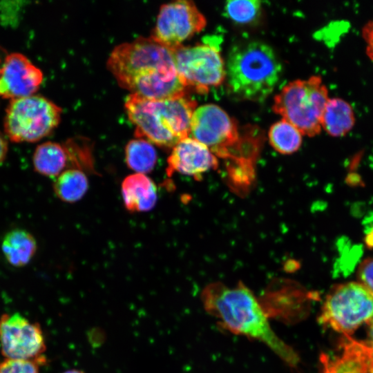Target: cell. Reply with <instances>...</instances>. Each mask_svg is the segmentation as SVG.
<instances>
[{
  "label": "cell",
  "mask_w": 373,
  "mask_h": 373,
  "mask_svg": "<svg viewBox=\"0 0 373 373\" xmlns=\"http://www.w3.org/2000/svg\"><path fill=\"white\" fill-rule=\"evenodd\" d=\"M358 275L361 283L373 294V258H367L361 263Z\"/></svg>",
  "instance_id": "24"
},
{
  "label": "cell",
  "mask_w": 373,
  "mask_h": 373,
  "mask_svg": "<svg viewBox=\"0 0 373 373\" xmlns=\"http://www.w3.org/2000/svg\"><path fill=\"white\" fill-rule=\"evenodd\" d=\"M190 134L216 156L231 160L242 147L236 122L216 104H205L193 112Z\"/></svg>",
  "instance_id": "9"
},
{
  "label": "cell",
  "mask_w": 373,
  "mask_h": 373,
  "mask_svg": "<svg viewBox=\"0 0 373 373\" xmlns=\"http://www.w3.org/2000/svg\"><path fill=\"white\" fill-rule=\"evenodd\" d=\"M1 250L10 265L21 267L26 265L33 258L37 251V242L28 231L15 229L4 236Z\"/></svg>",
  "instance_id": "16"
},
{
  "label": "cell",
  "mask_w": 373,
  "mask_h": 373,
  "mask_svg": "<svg viewBox=\"0 0 373 373\" xmlns=\"http://www.w3.org/2000/svg\"><path fill=\"white\" fill-rule=\"evenodd\" d=\"M107 67L118 84L131 94L155 100L185 95L173 50L151 37L115 47Z\"/></svg>",
  "instance_id": "1"
},
{
  "label": "cell",
  "mask_w": 373,
  "mask_h": 373,
  "mask_svg": "<svg viewBox=\"0 0 373 373\" xmlns=\"http://www.w3.org/2000/svg\"><path fill=\"white\" fill-rule=\"evenodd\" d=\"M362 37L366 43L367 55L373 61V19L362 28Z\"/></svg>",
  "instance_id": "25"
},
{
  "label": "cell",
  "mask_w": 373,
  "mask_h": 373,
  "mask_svg": "<svg viewBox=\"0 0 373 373\" xmlns=\"http://www.w3.org/2000/svg\"><path fill=\"white\" fill-rule=\"evenodd\" d=\"M0 346L3 356L10 359L43 358L46 350L39 324L19 313H6L0 316Z\"/></svg>",
  "instance_id": "11"
},
{
  "label": "cell",
  "mask_w": 373,
  "mask_h": 373,
  "mask_svg": "<svg viewBox=\"0 0 373 373\" xmlns=\"http://www.w3.org/2000/svg\"><path fill=\"white\" fill-rule=\"evenodd\" d=\"M122 194L125 207L129 211H147L156 204L157 188L146 175L133 173L123 180Z\"/></svg>",
  "instance_id": "15"
},
{
  "label": "cell",
  "mask_w": 373,
  "mask_h": 373,
  "mask_svg": "<svg viewBox=\"0 0 373 373\" xmlns=\"http://www.w3.org/2000/svg\"><path fill=\"white\" fill-rule=\"evenodd\" d=\"M88 188L86 173L75 169H66L56 177L53 190L56 195L66 202L80 200Z\"/></svg>",
  "instance_id": "19"
},
{
  "label": "cell",
  "mask_w": 373,
  "mask_h": 373,
  "mask_svg": "<svg viewBox=\"0 0 373 373\" xmlns=\"http://www.w3.org/2000/svg\"><path fill=\"white\" fill-rule=\"evenodd\" d=\"M62 373H85L84 371L77 369L68 370Z\"/></svg>",
  "instance_id": "29"
},
{
  "label": "cell",
  "mask_w": 373,
  "mask_h": 373,
  "mask_svg": "<svg viewBox=\"0 0 373 373\" xmlns=\"http://www.w3.org/2000/svg\"><path fill=\"white\" fill-rule=\"evenodd\" d=\"M173 53L177 73L185 88L205 94L226 79L224 61L218 47L213 42L181 46Z\"/></svg>",
  "instance_id": "8"
},
{
  "label": "cell",
  "mask_w": 373,
  "mask_h": 373,
  "mask_svg": "<svg viewBox=\"0 0 373 373\" xmlns=\"http://www.w3.org/2000/svg\"><path fill=\"white\" fill-rule=\"evenodd\" d=\"M43 79L42 71L26 56L9 53L0 69V97L11 100L32 95Z\"/></svg>",
  "instance_id": "12"
},
{
  "label": "cell",
  "mask_w": 373,
  "mask_h": 373,
  "mask_svg": "<svg viewBox=\"0 0 373 373\" xmlns=\"http://www.w3.org/2000/svg\"><path fill=\"white\" fill-rule=\"evenodd\" d=\"M124 106L135 127L136 138L161 147L173 148L189 137L196 102L185 95L155 100L130 94Z\"/></svg>",
  "instance_id": "3"
},
{
  "label": "cell",
  "mask_w": 373,
  "mask_h": 373,
  "mask_svg": "<svg viewBox=\"0 0 373 373\" xmlns=\"http://www.w3.org/2000/svg\"><path fill=\"white\" fill-rule=\"evenodd\" d=\"M225 70L231 93L241 99L262 102L276 86L282 66L269 45L255 41L234 46Z\"/></svg>",
  "instance_id": "4"
},
{
  "label": "cell",
  "mask_w": 373,
  "mask_h": 373,
  "mask_svg": "<svg viewBox=\"0 0 373 373\" xmlns=\"http://www.w3.org/2000/svg\"><path fill=\"white\" fill-rule=\"evenodd\" d=\"M367 343L373 347V318L369 322Z\"/></svg>",
  "instance_id": "27"
},
{
  "label": "cell",
  "mask_w": 373,
  "mask_h": 373,
  "mask_svg": "<svg viewBox=\"0 0 373 373\" xmlns=\"http://www.w3.org/2000/svg\"><path fill=\"white\" fill-rule=\"evenodd\" d=\"M7 55L6 51L0 46V69Z\"/></svg>",
  "instance_id": "28"
},
{
  "label": "cell",
  "mask_w": 373,
  "mask_h": 373,
  "mask_svg": "<svg viewBox=\"0 0 373 373\" xmlns=\"http://www.w3.org/2000/svg\"><path fill=\"white\" fill-rule=\"evenodd\" d=\"M261 2L256 0L228 1L224 6L225 15L239 23L255 21L260 14Z\"/></svg>",
  "instance_id": "22"
},
{
  "label": "cell",
  "mask_w": 373,
  "mask_h": 373,
  "mask_svg": "<svg viewBox=\"0 0 373 373\" xmlns=\"http://www.w3.org/2000/svg\"><path fill=\"white\" fill-rule=\"evenodd\" d=\"M354 124L352 106L341 98H329L322 116V128L332 137H342L352 129Z\"/></svg>",
  "instance_id": "17"
},
{
  "label": "cell",
  "mask_w": 373,
  "mask_h": 373,
  "mask_svg": "<svg viewBox=\"0 0 373 373\" xmlns=\"http://www.w3.org/2000/svg\"><path fill=\"white\" fill-rule=\"evenodd\" d=\"M373 318V294L361 283L338 285L327 296L318 322L348 335Z\"/></svg>",
  "instance_id": "7"
},
{
  "label": "cell",
  "mask_w": 373,
  "mask_h": 373,
  "mask_svg": "<svg viewBox=\"0 0 373 373\" xmlns=\"http://www.w3.org/2000/svg\"><path fill=\"white\" fill-rule=\"evenodd\" d=\"M8 150V142L3 134L0 131V163L5 160L7 155Z\"/></svg>",
  "instance_id": "26"
},
{
  "label": "cell",
  "mask_w": 373,
  "mask_h": 373,
  "mask_svg": "<svg viewBox=\"0 0 373 373\" xmlns=\"http://www.w3.org/2000/svg\"><path fill=\"white\" fill-rule=\"evenodd\" d=\"M45 361L40 359L5 358L0 362V373H39V365Z\"/></svg>",
  "instance_id": "23"
},
{
  "label": "cell",
  "mask_w": 373,
  "mask_h": 373,
  "mask_svg": "<svg viewBox=\"0 0 373 373\" xmlns=\"http://www.w3.org/2000/svg\"><path fill=\"white\" fill-rule=\"evenodd\" d=\"M201 300L204 310L220 327L258 341L289 366L298 365V354L275 333L259 300L243 283L235 286L209 283L202 291Z\"/></svg>",
  "instance_id": "2"
},
{
  "label": "cell",
  "mask_w": 373,
  "mask_h": 373,
  "mask_svg": "<svg viewBox=\"0 0 373 373\" xmlns=\"http://www.w3.org/2000/svg\"><path fill=\"white\" fill-rule=\"evenodd\" d=\"M329 98L321 77L314 75L287 84L275 96L273 110L303 135L314 137L321 131L322 116Z\"/></svg>",
  "instance_id": "5"
},
{
  "label": "cell",
  "mask_w": 373,
  "mask_h": 373,
  "mask_svg": "<svg viewBox=\"0 0 373 373\" xmlns=\"http://www.w3.org/2000/svg\"><path fill=\"white\" fill-rule=\"evenodd\" d=\"M206 24L205 17L192 1L178 0L161 6L151 37L174 50Z\"/></svg>",
  "instance_id": "10"
},
{
  "label": "cell",
  "mask_w": 373,
  "mask_h": 373,
  "mask_svg": "<svg viewBox=\"0 0 373 373\" xmlns=\"http://www.w3.org/2000/svg\"><path fill=\"white\" fill-rule=\"evenodd\" d=\"M302 136L297 128L284 119L274 123L268 133L271 146L283 155L297 151L302 144Z\"/></svg>",
  "instance_id": "21"
},
{
  "label": "cell",
  "mask_w": 373,
  "mask_h": 373,
  "mask_svg": "<svg viewBox=\"0 0 373 373\" xmlns=\"http://www.w3.org/2000/svg\"><path fill=\"white\" fill-rule=\"evenodd\" d=\"M157 152L150 142L142 138L130 140L125 147V162L136 173L146 174L155 167Z\"/></svg>",
  "instance_id": "20"
},
{
  "label": "cell",
  "mask_w": 373,
  "mask_h": 373,
  "mask_svg": "<svg viewBox=\"0 0 373 373\" xmlns=\"http://www.w3.org/2000/svg\"><path fill=\"white\" fill-rule=\"evenodd\" d=\"M32 163L37 173L47 177H57L68 169L67 150L64 144L46 142L35 149Z\"/></svg>",
  "instance_id": "18"
},
{
  "label": "cell",
  "mask_w": 373,
  "mask_h": 373,
  "mask_svg": "<svg viewBox=\"0 0 373 373\" xmlns=\"http://www.w3.org/2000/svg\"><path fill=\"white\" fill-rule=\"evenodd\" d=\"M61 112L59 106L41 95L11 99L3 119L5 135L15 143L37 142L58 126Z\"/></svg>",
  "instance_id": "6"
},
{
  "label": "cell",
  "mask_w": 373,
  "mask_h": 373,
  "mask_svg": "<svg viewBox=\"0 0 373 373\" xmlns=\"http://www.w3.org/2000/svg\"><path fill=\"white\" fill-rule=\"evenodd\" d=\"M169 175L174 173L202 179L207 171L218 166L216 156L202 143L187 137L174 146L167 160Z\"/></svg>",
  "instance_id": "13"
},
{
  "label": "cell",
  "mask_w": 373,
  "mask_h": 373,
  "mask_svg": "<svg viewBox=\"0 0 373 373\" xmlns=\"http://www.w3.org/2000/svg\"><path fill=\"white\" fill-rule=\"evenodd\" d=\"M320 359L322 373H373V347L367 342L349 340L339 355L323 354Z\"/></svg>",
  "instance_id": "14"
}]
</instances>
